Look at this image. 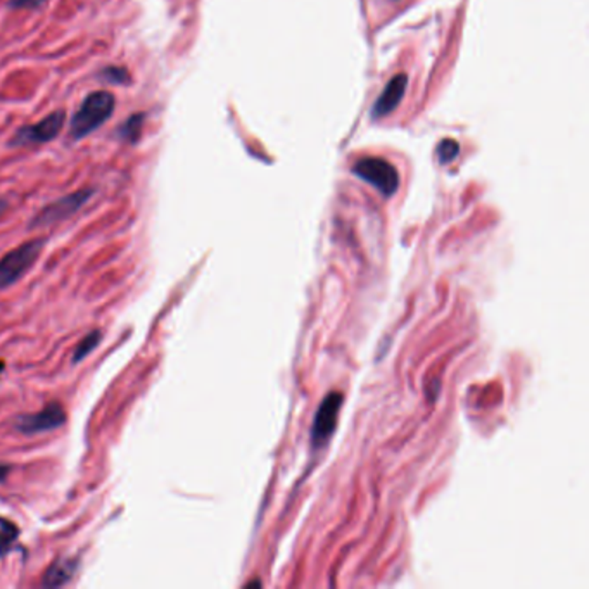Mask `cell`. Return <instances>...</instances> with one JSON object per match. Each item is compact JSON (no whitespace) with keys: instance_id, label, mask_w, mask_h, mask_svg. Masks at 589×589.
<instances>
[{"instance_id":"5","label":"cell","mask_w":589,"mask_h":589,"mask_svg":"<svg viewBox=\"0 0 589 589\" xmlns=\"http://www.w3.org/2000/svg\"><path fill=\"white\" fill-rule=\"evenodd\" d=\"M64 123H66L64 109L54 111L38 123L25 124L23 128H19L15 137L11 139V145L23 147V145H35V144H47L61 134Z\"/></svg>"},{"instance_id":"2","label":"cell","mask_w":589,"mask_h":589,"mask_svg":"<svg viewBox=\"0 0 589 589\" xmlns=\"http://www.w3.org/2000/svg\"><path fill=\"white\" fill-rule=\"evenodd\" d=\"M44 244V239H33L13 249L0 260V289L11 287L30 270L38 260Z\"/></svg>"},{"instance_id":"17","label":"cell","mask_w":589,"mask_h":589,"mask_svg":"<svg viewBox=\"0 0 589 589\" xmlns=\"http://www.w3.org/2000/svg\"><path fill=\"white\" fill-rule=\"evenodd\" d=\"M7 208H9V204H7V201H4V199H0V218H2V215L7 211Z\"/></svg>"},{"instance_id":"14","label":"cell","mask_w":589,"mask_h":589,"mask_svg":"<svg viewBox=\"0 0 589 589\" xmlns=\"http://www.w3.org/2000/svg\"><path fill=\"white\" fill-rule=\"evenodd\" d=\"M456 155H458V144L455 140H444L437 149V155H439L441 163H448Z\"/></svg>"},{"instance_id":"16","label":"cell","mask_w":589,"mask_h":589,"mask_svg":"<svg viewBox=\"0 0 589 589\" xmlns=\"http://www.w3.org/2000/svg\"><path fill=\"white\" fill-rule=\"evenodd\" d=\"M9 472H11V466H0V481H4Z\"/></svg>"},{"instance_id":"9","label":"cell","mask_w":589,"mask_h":589,"mask_svg":"<svg viewBox=\"0 0 589 589\" xmlns=\"http://www.w3.org/2000/svg\"><path fill=\"white\" fill-rule=\"evenodd\" d=\"M78 562L71 559H59L56 560L44 574L42 579V586L44 588H59L68 584L73 575L77 573Z\"/></svg>"},{"instance_id":"6","label":"cell","mask_w":589,"mask_h":589,"mask_svg":"<svg viewBox=\"0 0 589 589\" xmlns=\"http://www.w3.org/2000/svg\"><path fill=\"white\" fill-rule=\"evenodd\" d=\"M64 422H66V413L62 404L52 402L46 404L38 413L19 417L16 420V429L23 434H40V433H48L61 427Z\"/></svg>"},{"instance_id":"15","label":"cell","mask_w":589,"mask_h":589,"mask_svg":"<svg viewBox=\"0 0 589 589\" xmlns=\"http://www.w3.org/2000/svg\"><path fill=\"white\" fill-rule=\"evenodd\" d=\"M47 0H9L11 9H38Z\"/></svg>"},{"instance_id":"10","label":"cell","mask_w":589,"mask_h":589,"mask_svg":"<svg viewBox=\"0 0 589 589\" xmlns=\"http://www.w3.org/2000/svg\"><path fill=\"white\" fill-rule=\"evenodd\" d=\"M144 122H145V114L144 112H135L132 114L126 122H124L120 130H118V135L122 137V140L128 142V144H137L140 140V135H142V128H144Z\"/></svg>"},{"instance_id":"1","label":"cell","mask_w":589,"mask_h":589,"mask_svg":"<svg viewBox=\"0 0 589 589\" xmlns=\"http://www.w3.org/2000/svg\"><path fill=\"white\" fill-rule=\"evenodd\" d=\"M114 106L116 99L108 91L89 93L71 120L70 137L80 140L99 130L112 116Z\"/></svg>"},{"instance_id":"11","label":"cell","mask_w":589,"mask_h":589,"mask_svg":"<svg viewBox=\"0 0 589 589\" xmlns=\"http://www.w3.org/2000/svg\"><path fill=\"white\" fill-rule=\"evenodd\" d=\"M19 538V529L7 519L0 517V557L7 555Z\"/></svg>"},{"instance_id":"13","label":"cell","mask_w":589,"mask_h":589,"mask_svg":"<svg viewBox=\"0 0 589 589\" xmlns=\"http://www.w3.org/2000/svg\"><path fill=\"white\" fill-rule=\"evenodd\" d=\"M101 77L104 81L108 83H114V85H126L132 81L130 78V73L126 68H122V66H108L101 71Z\"/></svg>"},{"instance_id":"12","label":"cell","mask_w":589,"mask_h":589,"mask_svg":"<svg viewBox=\"0 0 589 589\" xmlns=\"http://www.w3.org/2000/svg\"><path fill=\"white\" fill-rule=\"evenodd\" d=\"M101 337H102V334H101L99 330H92L91 334H87L81 341L78 342V346L75 348V353H73V361L78 363V361H81L83 358L89 357V355L92 353L93 349L99 346Z\"/></svg>"},{"instance_id":"8","label":"cell","mask_w":589,"mask_h":589,"mask_svg":"<svg viewBox=\"0 0 589 589\" xmlns=\"http://www.w3.org/2000/svg\"><path fill=\"white\" fill-rule=\"evenodd\" d=\"M406 75H396L392 78L386 87V91L379 97V101L375 102L373 108V116H386L389 112H392V109L400 104V101L403 99L404 91H406Z\"/></svg>"},{"instance_id":"4","label":"cell","mask_w":589,"mask_h":589,"mask_svg":"<svg viewBox=\"0 0 589 589\" xmlns=\"http://www.w3.org/2000/svg\"><path fill=\"white\" fill-rule=\"evenodd\" d=\"M353 171L359 178H363L365 182L375 187L379 192H382L386 198L392 196L400 186V177H398L396 168L392 165H389L388 161L379 159V157L359 159Z\"/></svg>"},{"instance_id":"3","label":"cell","mask_w":589,"mask_h":589,"mask_svg":"<svg viewBox=\"0 0 589 589\" xmlns=\"http://www.w3.org/2000/svg\"><path fill=\"white\" fill-rule=\"evenodd\" d=\"M95 194L93 188H80L73 194H68L58 201L50 202L46 206L37 217L33 218L31 221V229H38V227H48V225H56L59 221H64L70 217H73L78 213L87 201Z\"/></svg>"},{"instance_id":"7","label":"cell","mask_w":589,"mask_h":589,"mask_svg":"<svg viewBox=\"0 0 589 589\" xmlns=\"http://www.w3.org/2000/svg\"><path fill=\"white\" fill-rule=\"evenodd\" d=\"M341 404V392H330L320 404L315 422H313V429H311V439L316 446L326 444L328 437L336 431Z\"/></svg>"}]
</instances>
